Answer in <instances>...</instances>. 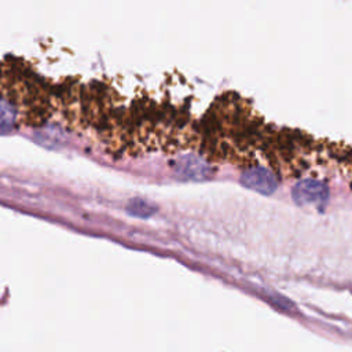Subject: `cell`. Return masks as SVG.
Returning a JSON list of instances; mask_svg holds the SVG:
<instances>
[{
    "label": "cell",
    "instance_id": "obj_1",
    "mask_svg": "<svg viewBox=\"0 0 352 352\" xmlns=\"http://www.w3.org/2000/svg\"><path fill=\"white\" fill-rule=\"evenodd\" d=\"M293 201L300 206L307 205H316L323 206L329 198V188L327 186L315 179H304L294 184L292 190Z\"/></svg>",
    "mask_w": 352,
    "mask_h": 352
},
{
    "label": "cell",
    "instance_id": "obj_2",
    "mask_svg": "<svg viewBox=\"0 0 352 352\" xmlns=\"http://www.w3.org/2000/svg\"><path fill=\"white\" fill-rule=\"evenodd\" d=\"M241 183L246 188L264 195L272 194L278 187L275 175L264 166H253L245 170L241 176Z\"/></svg>",
    "mask_w": 352,
    "mask_h": 352
},
{
    "label": "cell",
    "instance_id": "obj_3",
    "mask_svg": "<svg viewBox=\"0 0 352 352\" xmlns=\"http://www.w3.org/2000/svg\"><path fill=\"white\" fill-rule=\"evenodd\" d=\"M176 172L179 177L188 180L205 179L209 173V166L194 155H187L179 160L176 165Z\"/></svg>",
    "mask_w": 352,
    "mask_h": 352
},
{
    "label": "cell",
    "instance_id": "obj_4",
    "mask_svg": "<svg viewBox=\"0 0 352 352\" xmlns=\"http://www.w3.org/2000/svg\"><path fill=\"white\" fill-rule=\"evenodd\" d=\"M126 210H128V213L138 216V217H148L155 212V208L140 198H133L129 201Z\"/></svg>",
    "mask_w": 352,
    "mask_h": 352
}]
</instances>
